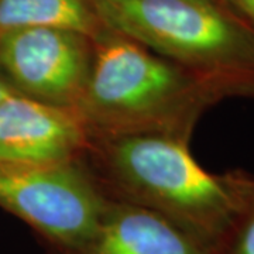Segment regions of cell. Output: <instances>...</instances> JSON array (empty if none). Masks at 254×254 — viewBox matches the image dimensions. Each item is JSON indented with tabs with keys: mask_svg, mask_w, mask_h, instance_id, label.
I'll return each instance as SVG.
<instances>
[{
	"mask_svg": "<svg viewBox=\"0 0 254 254\" xmlns=\"http://www.w3.org/2000/svg\"><path fill=\"white\" fill-rule=\"evenodd\" d=\"M109 199L150 209L218 254L254 206V174L210 173L171 136L89 138L81 160Z\"/></svg>",
	"mask_w": 254,
	"mask_h": 254,
	"instance_id": "obj_1",
	"label": "cell"
},
{
	"mask_svg": "<svg viewBox=\"0 0 254 254\" xmlns=\"http://www.w3.org/2000/svg\"><path fill=\"white\" fill-rule=\"evenodd\" d=\"M91 76L73 110L89 138L158 134L190 141L226 89L106 27L93 38Z\"/></svg>",
	"mask_w": 254,
	"mask_h": 254,
	"instance_id": "obj_2",
	"label": "cell"
},
{
	"mask_svg": "<svg viewBox=\"0 0 254 254\" xmlns=\"http://www.w3.org/2000/svg\"><path fill=\"white\" fill-rule=\"evenodd\" d=\"M106 27L254 99V27L223 0H92Z\"/></svg>",
	"mask_w": 254,
	"mask_h": 254,
	"instance_id": "obj_3",
	"label": "cell"
},
{
	"mask_svg": "<svg viewBox=\"0 0 254 254\" xmlns=\"http://www.w3.org/2000/svg\"><path fill=\"white\" fill-rule=\"evenodd\" d=\"M108 202L82 161L0 158V208L28 225L55 253L73 250L91 236Z\"/></svg>",
	"mask_w": 254,
	"mask_h": 254,
	"instance_id": "obj_4",
	"label": "cell"
},
{
	"mask_svg": "<svg viewBox=\"0 0 254 254\" xmlns=\"http://www.w3.org/2000/svg\"><path fill=\"white\" fill-rule=\"evenodd\" d=\"M93 53V38L72 28H18L0 36V78L14 93L75 110L91 76Z\"/></svg>",
	"mask_w": 254,
	"mask_h": 254,
	"instance_id": "obj_5",
	"label": "cell"
},
{
	"mask_svg": "<svg viewBox=\"0 0 254 254\" xmlns=\"http://www.w3.org/2000/svg\"><path fill=\"white\" fill-rule=\"evenodd\" d=\"M89 137L78 115L11 92L0 102V158L31 164L81 161Z\"/></svg>",
	"mask_w": 254,
	"mask_h": 254,
	"instance_id": "obj_6",
	"label": "cell"
},
{
	"mask_svg": "<svg viewBox=\"0 0 254 254\" xmlns=\"http://www.w3.org/2000/svg\"><path fill=\"white\" fill-rule=\"evenodd\" d=\"M55 254H209L150 209L109 199L96 229L76 249Z\"/></svg>",
	"mask_w": 254,
	"mask_h": 254,
	"instance_id": "obj_7",
	"label": "cell"
},
{
	"mask_svg": "<svg viewBox=\"0 0 254 254\" xmlns=\"http://www.w3.org/2000/svg\"><path fill=\"white\" fill-rule=\"evenodd\" d=\"M36 26H60L98 37L106 28L92 0H0V36Z\"/></svg>",
	"mask_w": 254,
	"mask_h": 254,
	"instance_id": "obj_8",
	"label": "cell"
},
{
	"mask_svg": "<svg viewBox=\"0 0 254 254\" xmlns=\"http://www.w3.org/2000/svg\"><path fill=\"white\" fill-rule=\"evenodd\" d=\"M218 254H254V206Z\"/></svg>",
	"mask_w": 254,
	"mask_h": 254,
	"instance_id": "obj_9",
	"label": "cell"
},
{
	"mask_svg": "<svg viewBox=\"0 0 254 254\" xmlns=\"http://www.w3.org/2000/svg\"><path fill=\"white\" fill-rule=\"evenodd\" d=\"M254 27V0H223Z\"/></svg>",
	"mask_w": 254,
	"mask_h": 254,
	"instance_id": "obj_10",
	"label": "cell"
},
{
	"mask_svg": "<svg viewBox=\"0 0 254 254\" xmlns=\"http://www.w3.org/2000/svg\"><path fill=\"white\" fill-rule=\"evenodd\" d=\"M11 92H13V91H11L9 86H7V85H6L4 82H3V79L0 78V102L4 99V98H6L7 95H10Z\"/></svg>",
	"mask_w": 254,
	"mask_h": 254,
	"instance_id": "obj_11",
	"label": "cell"
}]
</instances>
